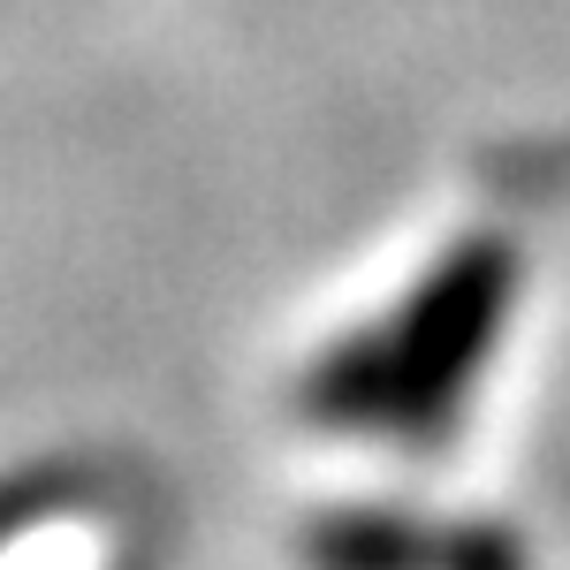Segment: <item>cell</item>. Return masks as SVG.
Instances as JSON below:
<instances>
[{
  "mask_svg": "<svg viewBox=\"0 0 570 570\" xmlns=\"http://www.w3.org/2000/svg\"><path fill=\"white\" fill-rule=\"evenodd\" d=\"M510 282H518L510 244H464L395 312V327L351 335L312 365L305 411L327 426H389L403 441H441L472 389V365L494 351Z\"/></svg>",
  "mask_w": 570,
  "mask_h": 570,
  "instance_id": "1",
  "label": "cell"
}]
</instances>
